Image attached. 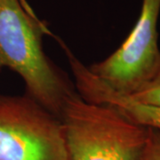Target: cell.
<instances>
[{"label":"cell","instance_id":"277c9868","mask_svg":"<svg viewBox=\"0 0 160 160\" xmlns=\"http://www.w3.org/2000/svg\"><path fill=\"white\" fill-rule=\"evenodd\" d=\"M159 13L160 0H142L137 22L123 44L106 59L88 67L115 92L131 95L159 70Z\"/></svg>","mask_w":160,"mask_h":160},{"label":"cell","instance_id":"6da1fadb","mask_svg":"<svg viewBox=\"0 0 160 160\" xmlns=\"http://www.w3.org/2000/svg\"><path fill=\"white\" fill-rule=\"evenodd\" d=\"M46 35L52 34L26 0H0V72L8 69L16 73L25 93L60 118L77 90L45 52Z\"/></svg>","mask_w":160,"mask_h":160},{"label":"cell","instance_id":"8992f818","mask_svg":"<svg viewBox=\"0 0 160 160\" xmlns=\"http://www.w3.org/2000/svg\"><path fill=\"white\" fill-rule=\"evenodd\" d=\"M133 101L144 105L160 109V69L157 74L137 92L126 95Z\"/></svg>","mask_w":160,"mask_h":160},{"label":"cell","instance_id":"7a4b0ae2","mask_svg":"<svg viewBox=\"0 0 160 160\" xmlns=\"http://www.w3.org/2000/svg\"><path fill=\"white\" fill-rule=\"evenodd\" d=\"M60 118L69 160H139L148 137L147 127L78 92L65 102Z\"/></svg>","mask_w":160,"mask_h":160},{"label":"cell","instance_id":"3957f363","mask_svg":"<svg viewBox=\"0 0 160 160\" xmlns=\"http://www.w3.org/2000/svg\"><path fill=\"white\" fill-rule=\"evenodd\" d=\"M0 160H69L61 118L28 94H0Z\"/></svg>","mask_w":160,"mask_h":160},{"label":"cell","instance_id":"52a82bcc","mask_svg":"<svg viewBox=\"0 0 160 160\" xmlns=\"http://www.w3.org/2000/svg\"><path fill=\"white\" fill-rule=\"evenodd\" d=\"M139 160H160V131L148 128V137Z\"/></svg>","mask_w":160,"mask_h":160},{"label":"cell","instance_id":"5b68a950","mask_svg":"<svg viewBox=\"0 0 160 160\" xmlns=\"http://www.w3.org/2000/svg\"><path fill=\"white\" fill-rule=\"evenodd\" d=\"M67 58L74 77L75 88L81 97L91 102L111 106L138 125L160 131V109L115 92L92 74L74 53L69 52Z\"/></svg>","mask_w":160,"mask_h":160}]
</instances>
